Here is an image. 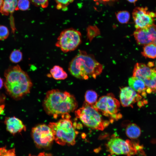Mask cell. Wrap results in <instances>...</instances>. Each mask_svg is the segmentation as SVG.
<instances>
[{"label": "cell", "mask_w": 156, "mask_h": 156, "mask_svg": "<svg viewBox=\"0 0 156 156\" xmlns=\"http://www.w3.org/2000/svg\"><path fill=\"white\" fill-rule=\"evenodd\" d=\"M76 117L85 126L93 129L103 130L109 124L103 120L99 112L93 106L85 102L75 112Z\"/></svg>", "instance_id": "cell-5"}, {"label": "cell", "mask_w": 156, "mask_h": 156, "mask_svg": "<svg viewBox=\"0 0 156 156\" xmlns=\"http://www.w3.org/2000/svg\"><path fill=\"white\" fill-rule=\"evenodd\" d=\"M17 0H3L0 12L3 15H8L16 10Z\"/></svg>", "instance_id": "cell-16"}, {"label": "cell", "mask_w": 156, "mask_h": 156, "mask_svg": "<svg viewBox=\"0 0 156 156\" xmlns=\"http://www.w3.org/2000/svg\"><path fill=\"white\" fill-rule=\"evenodd\" d=\"M128 82L129 87L144 96H146L147 88L142 81L133 76L129 78Z\"/></svg>", "instance_id": "cell-15"}, {"label": "cell", "mask_w": 156, "mask_h": 156, "mask_svg": "<svg viewBox=\"0 0 156 156\" xmlns=\"http://www.w3.org/2000/svg\"><path fill=\"white\" fill-rule=\"evenodd\" d=\"M3 1V0H0V9Z\"/></svg>", "instance_id": "cell-32"}, {"label": "cell", "mask_w": 156, "mask_h": 156, "mask_svg": "<svg viewBox=\"0 0 156 156\" xmlns=\"http://www.w3.org/2000/svg\"><path fill=\"white\" fill-rule=\"evenodd\" d=\"M30 2L29 0H18L16 10H27L29 7Z\"/></svg>", "instance_id": "cell-24"}, {"label": "cell", "mask_w": 156, "mask_h": 156, "mask_svg": "<svg viewBox=\"0 0 156 156\" xmlns=\"http://www.w3.org/2000/svg\"><path fill=\"white\" fill-rule=\"evenodd\" d=\"M55 46L64 53L75 50L81 44V35L80 31L73 28L62 31L58 36Z\"/></svg>", "instance_id": "cell-6"}, {"label": "cell", "mask_w": 156, "mask_h": 156, "mask_svg": "<svg viewBox=\"0 0 156 156\" xmlns=\"http://www.w3.org/2000/svg\"><path fill=\"white\" fill-rule=\"evenodd\" d=\"M132 16L136 29L144 28L154 24L155 14L148 10L147 8L137 7L132 12Z\"/></svg>", "instance_id": "cell-10"}, {"label": "cell", "mask_w": 156, "mask_h": 156, "mask_svg": "<svg viewBox=\"0 0 156 156\" xmlns=\"http://www.w3.org/2000/svg\"><path fill=\"white\" fill-rule=\"evenodd\" d=\"M133 76L142 81L147 89L146 92L156 93V68H151L142 63H137L134 66Z\"/></svg>", "instance_id": "cell-8"}, {"label": "cell", "mask_w": 156, "mask_h": 156, "mask_svg": "<svg viewBox=\"0 0 156 156\" xmlns=\"http://www.w3.org/2000/svg\"><path fill=\"white\" fill-rule=\"evenodd\" d=\"M120 98L122 105L125 107H132L133 104L141 99V96L130 87L120 89Z\"/></svg>", "instance_id": "cell-13"}, {"label": "cell", "mask_w": 156, "mask_h": 156, "mask_svg": "<svg viewBox=\"0 0 156 156\" xmlns=\"http://www.w3.org/2000/svg\"><path fill=\"white\" fill-rule=\"evenodd\" d=\"M8 28L3 25H0V40H3L6 39L9 35Z\"/></svg>", "instance_id": "cell-27"}, {"label": "cell", "mask_w": 156, "mask_h": 156, "mask_svg": "<svg viewBox=\"0 0 156 156\" xmlns=\"http://www.w3.org/2000/svg\"><path fill=\"white\" fill-rule=\"evenodd\" d=\"M62 118L57 122L50 123L49 125L53 132L54 140L61 145H73L75 143L77 132L69 119L70 116Z\"/></svg>", "instance_id": "cell-4"}, {"label": "cell", "mask_w": 156, "mask_h": 156, "mask_svg": "<svg viewBox=\"0 0 156 156\" xmlns=\"http://www.w3.org/2000/svg\"><path fill=\"white\" fill-rule=\"evenodd\" d=\"M116 16L118 21L120 23H127L130 18L129 12L127 11H119L116 13Z\"/></svg>", "instance_id": "cell-21"}, {"label": "cell", "mask_w": 156, "mask_h": 156, "mask_svg": "<svg viewBox=\"0 0 156 156\" xmlns=\"http://www.w3.org/2000/svg\"><path fill=\"white\" fill-rule=\"evenodd\" d=\"M119 102L111 94L101 97L93 106L99 112L113 120H118L122 117L119 113Z\"/></svg>", "instance_id": "cell-7"}, {"label": "cell", "mask_w": 156, "mask_h": 156, "mask_svg": "<svg viewBox=\"0 0 156 156\" xmlns=\"http://www.w3.org/2000/svg\"><path fill=\"white\" fill-rule=\"evenodd\" d=\"M4 122L7 130L13 135L23 130L25 131L26 129V127L22 121L15 116L6 118Z\"/></svg>", "instance_id": "cell-14"}, {"label": "cell", "mask_w": 156, "mask_h": 156, "mask_svg": "<svg viewBox=\"0 0 156 156\" xmlns=\"http://www.w3.org/2000/svg\"><path fill=\"white\" fill-rule=\"evenodd\" d=\"M107 145L109 151L113 155H130L136 152L130 141L118 137L110 139Z\"/></svg>", "instance_id": "cell-11"}, {"label": "cell", "mask_w": 156, "mask_h": 156, "mask_svg": "<svg viewBox=\"0 0 156 156\" xmlns=\"http://www.w3.org/2000/svg\"><path fill=\"white\" fill-rule=\"evenodd\" d=\"M31 136L36 146L38 148H48L51 145L54 136L51 127L43 124L32 128Z\"/></svg>", "instance_id": "cell-9"}, {"label": "cell", "mask_w": 156, "mask_h": 156, "mask_svg": "<svg viewBox=\"0 0 156 156\" xmlns=\"http://www.w3.org/2000/svg\"><path fill=\"white\" fill-rule=\"evenodd\" d=\"M141 133L140 128L135 124H130L126 128V133L130 138L136 139L140 136Z\"/></svg>", "instance_id": "cell-19"}, {"label": "cell", "mask_w": 156, "mask_h": 156, "mask_svg": "<svg viewBox=\"0 0 156 156\" xmlns=\"http://www.w3.org/2000/svg\"><path fill=\"white\" fill-rule=\"evenodd\" d=\"M56 4V8L58 10L65 11L67 7L73 2L74 0H54Z\"/></svg>", "instance_id": "cell-23"}, {"label": "cell", "mask_w": 156, "mask_h": 156, "mask_svg": "<svg viewBox=\"0 0 156 156\" xmlns=\"http://www.w3.org/2000/svg\"><path fill=\"white\" fill-rule=\"evenodd\" d=\"M3 82L2 79L0 77V89H1L3 86Z\"/></svg>", "instance_id": "cell-29"}, {"label": "cell", "mask_w": 156, "mask_h": 156, "mask_svg": "<svg viewBox=\"0 0 156 156\" xmlns=\"http://www.w3.org/2000/svg\"><path fill=\"white\" fill-rule=\"evenodd\" d=\"M0 156H16L15 149H8L5 147H0Z\"/></svg>", "instance_id": "cell-25"}, {"label": "cell", "mask_w": 156, "mask_h": 156, "mask_svg": "<svg viewBox=\"0 0 156 156\" xmlns=\"http://www.w3.org/2000/svg\"><path fill=\"white\" fill-rule=\"evenodd\" d=\"M33 5L37 7L42 8H47L49 5V0H29Z\"/></svg>", "instance_id": "cell-26"}, {"label": "cell", "mask_w": 156, "mask_h": 156, "mask_svg": "<svg viewBox=\"0 0 156 156\" xmlns=\"http://www.w3.org/2000/svg\"><path fill=\"white\" fill-rule=\"evenodd\" d=\"M103 66L95 59L92 55L84 51L79 53L70 62L68 70L70 74L78 79H87L96 77L100 74Z\"/></svg>", "instance_id": "cell-3"}, {"label": "cell", "mask_w": 156, "mask_h": 156, "mask_svg": "<svg viewBox=\"0 0 156 156\" xmlns=\"http://www.w3.org/2000/svg\"><path fill=\"white\" fill-rule=\"evenodd\" d=\"M95 1H101L104 2H108L110 1H113L116 0H94Z\"/></svg>", "instance_id": "cell-28"}, {"label": "cell", "mask_w": 156, "mask_h": 156, "mask_svg": "<svg viewBox=\"0 0 156 156\" xmlns=\"http://www.w3.org/2000/svg\"><path fill=\"white\" fill-rule=\"evenodd\" d=\"M138 0H127L129 2L133 3H135Z\"/></svg>", "instance_id": "cell-31"}, {"label": "cell", "mask_w": 156, "mask_h": 156, "mask_svg": "<svg viewBox=\"0 0 156 156\" xmlns=\"http://www.w3.org/2000/svg\"><path fill=\"white\" fill-rule=\"evenodd\" d=\"M29 156H45L44 153H40L38 155L36 156L35 155H32L31 154H29Z\"/></svg>", "instance_id": "cell-30"}, {"label": "cell", "mask_w": 156, "mask_h": 156, "mask_svg": "<svg viewBox=\"0 0 156 156\" xmlns=\"http://www.w3.org/2000/svg\"><path fill=\"white\" fill-rule=\"evenodd\" d=\"M4 75L5 87L11 97L18 99L30 92L32 82L27 74L19 66L10 67L5 70Z\"/></svg>", "instance_id": "cell-2"}, {"label": "cell", "mask_w": 156, "mask_h": 156, "mask_svg": "<svg viewBox=\"0 0 156 156\" xmlns=\"http://www.w3.org/2000/svg\"><path fill=\"white\" fill-rule=\"evenodd\" d=\"M43 105L47 114L56 118L59 116L63 118L69 115L76 109L77 103L74 96L69 93L53 89L46 93Z\"/></svg>", "instance_id": "cell-1"}, {"label": "cell", "mask_w": 156, "mask_h": 156, "mask_svg": "<svg viewBox=\"0 0 156 156\" xmlns=\"http://www.w3.org/2000/svg\"><path fill=\"white\" fill-rule=\"evenodd\" d=\"M50 76L57 80H64L68 77V74L63 68L58 65H55L50 70Z\"/></svg>", "instance_id": "cell-17"}, {"label": "cell", "mask_w": 156, "mask_h": 156, "mask_svg": "<svg viewBox=\"0 0 156 156\" xmlns=\"http://www.w3.org/2000/svg\"><path fill=\"white\" fill-rule=\"evenodd\" d=\"M155 14L156 16V13Z\"/></svg>", "instance_id": "cell-34"}, {"label": "cell", "mask_w": 156, "mask_h": 156, "mask_svg": "<svg viewBox=\"0 0 156 156\" xmlns=\"http://www.w3.org/2000/svg\"><path fill=\"white\" fill-rule=\"evenodd\" d=\"M133 35L139 45H144L151 43L156 44V26L154 24L147 28L136 29Z\"/></svg>", "instance_id": "cell-12"}, {"label": "cell", "mask_w": 156, "mask_h": 156, "mask_svg": "<svg viewBox=\"0 0 156 156\" xmlns=\"http://www.w3.org/2000/svg\"><path fill=\"white\" fill-rule=\"evenodd\" d=\"M142 54L146 58H156V44L151 43L144 45Z\"/></svg>", "instance_id": "cell-18"}, {"label": "cell", "mask_w": 156, "mask_h": 156, "mask_svg": "<svg viewBox=\"0 0 156 156\" xmlns=\"http://www.w3.org/2000/svg\"><path fill=\"white\" fill-rule=\"evenodd\" d=\"M98 96L96 93L93 90H88L86 92L85 98L86 102L93 105L97 101Z\"/></svg>", "instance_id": "cell-20"}, {"label": "cell", "mask_w": 156, "mask_h": 156, "mask_svg": "<svg viewBox=\"0 0 156 156\" xmlns=\"http://www.w3.org/2000/svg\"><path fill=\"white\" fill-rule=\"evenodd\" d=\"M155 65H156V62H155Z\"/></svg>", "instance_id": "cell-33"}, {"label": "cell", "mask_w": 156, "mask_h": 156, "mask_svg": "<svg viewBox=\"0 0 156 156\" xmlns=\"http://www.w3.org/2000/svg\"><path fill=\"white\" fill-rule=\"evenodd\" d=\"M23 58V54L19 50H15L12 52L10 55L9 59L12 63H17L21 62Z\"/></svg>", "instance_id": "cell-22"}]
</instances>
